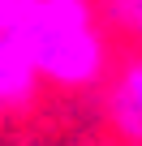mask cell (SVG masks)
Returning <instances> with one entry per match:
<instances>
[{
  "label": "cell",
  "instance_id": "3",
  "mask_svg": "<svg viewBox=\"0 0 142 146\" xmlns=\"http://www.w3.org/2000/svg\"><path fill=\"white\" fill-rule=\"evenodd\" d=\"M108 17L121 30H129V35L142 39V0H108Z\"/></svg>",
  "mask_w": 142,
  "mask_h": 146
},
{
  "label": "cell",
  "instance_id": "2",
  "mask_svg": "<svg viewBox=\"0 0 142 146\" xmlns=\"http://www.w3.org/2000/svg\"><path fill=\"white\" fill-rule=\"evenodd\" d=\"M112 125L121 129L125 142L142 146V56L121 69L112 86Z\"/></svg>",
  "mask_w": 142,
  "mask_h": 146
},
{
  "label": "cell",
  "instance_id": "1",
  "mask_svg": "<svg viewBox=\"0 0 142 146\" xmlns=\"http://www.w3.org/2000/svg\"><path fill=\"white\" fill-rule=\"evenodd\" d=\"M13 26L30 64L52 82L82 86L103 69V39L86 0H13Z\"/></svg>",
  "mask_w": 142,
  "mask_h": 146
}]
</instances>
